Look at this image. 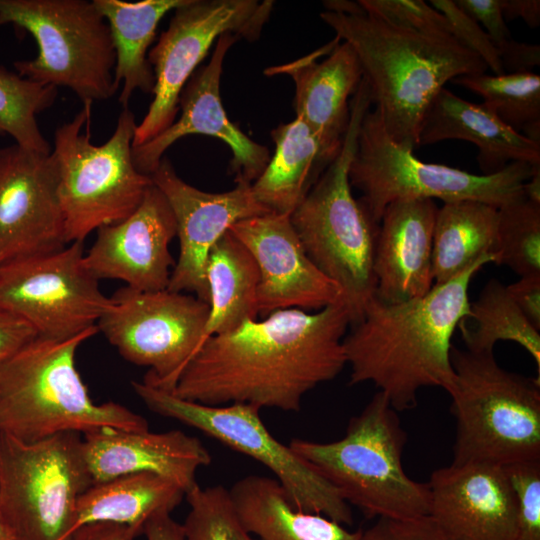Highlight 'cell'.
Masks as SVG:
<instances>
[{
	"mask_svg": "<svg viewBox=\"0 0 540 540\" xmlns=\"http://www.w3.org/2000/svg\"><path fill=\"white\" fill-rule=\"evenodd\" d=\"M351 324L343 301L314 312L274 311L209 337L180 374L172 394L208 406L244 403L298 411L304 396L347 365Z\"/></svg>",
	"mask_w": 540,
	"mask_h": 540,
	"instance_id": "cell-1",
	"label": "cell"
},
{
	"mask_svg": "<svg viewBox=\"0 0 540 540\" xmlns=\"http://www.w3.org/2000/svg\"><path fill=\"white\" fill-rule=\"evenodd\" d=\"M485 257L422 297L388 304L375 296L344 338L350 384L372 383L397 411L417 406L425 387L446 392L454 380L451 339L469 313L468 289Z\"/></svg>",
	"mask_w": 540,
	"mask_h": 540,
	"instance_id": "cell-2",
	"label": "cell"
},
{
	"mask_svg": "<svg viewBox=\"0 0 540 540\" xmlns=\"http://www.w3.org/2000/svg\"><path fill=\"white\" fill-rule=\"evenodd\" d=\"M320 18L355 50L371 104L387 135L413 151L424 115L452 79L483 74L487 66L452 36L428 35L361 13L324 11Z\"/></svg>",
	"mask_w": 540,
	"mask_h": 540,
	"instance_id": "cell-3",
	"label": "cell"
},
{
	"mask_svg": "<svg viewBox=\"0 0 540 540\" xmlns=\"http://www.w3.org/2000/svg\"><path fill=\"white\" fill-rule=\"evenodd\" d=\"M97 332L65 340L36 336L0 364V432L34 442L62 432L148 430L147 420L127 407L90 398L75 355Z\"/></svg>",
	"mask_w": 540,
	"mask_h": 540,
	"instance_id": "cell-4",
	"label": "cell"
},
{
	"mask_svg": "<svg viewBox=\"0 0 540 540\" xmlns=\"http://www.w3.org/2000/svg\"><path fill=\"white\" fill-rule=\"evenodd\" d=\"M371 105L363 79L350 101L349 126L336 158L290 214L291 223L315 266L340 288L351 324L374 297V254L379 225L355 199L348 170L362 119Z\"/></svg>",
	"mask_w": 540,
	"mask_h": 540,
	"instance_id": "cell-5",
	"label": "cell"
},
{
	"mask_svg": "<svg viewBox=\"0 0 540 540\" xmlns=\"http://www.w3.org/2000/svg\"><path fill=\"white\" fill-rule=\"evenodd\" d=\"M408 436L398 412L378 391L332 442L294 438L290 448L367 518L428 515L427 483L410 478L402 462Z\"/></svg>",
	"mask_w": 540,
	"mask_h": 540,
	"instance_id": "cell-6",
	"label": "cell"
},
{
	"mask_svg": "<svg viewBox=\"0 0 540 540\" xmlns=\"http://www.w3.org/2000/svg\"><path fill=\"white\" fill-rule=\"evenodd\" d=\"M451 362L452 464L540 460V379L502 368L493 352L452 346Z\"/></svg>",
	"mask_w": 540,
	"mask_h": 540,
	"instance_id": "cell-7",
	"label": "cell"
},
{
	"mask_svg": "<svg viewBox=\"0 0 540 540\" xmlns=\"http://www.w3.org/2000/svg\"><path fill=\"white\" fill-rule=\"evenodd\" d=\"M92 104L83 103L71 121L56 129L51 149L68 244L83 243L91 232L127 218L153 184L132 159L134 113L123 108L111 137L95 145L90 140Z\"/></svg>",
	"mask_w": 540,
	"mask_h": 540,
	"instance_id": "cell-8",
	"label": "cell"
},
{
	"mask_svg": "<svg viewBox=\"0 0 540 540\" xmlns=\"http://www.w3.org/2000/svg\"><path fill=\"white\" fill-rule=\"evenodd\" d=\"M538 167L512 162L494 174L477 175L422 162L391 140L375 109L362 119L348 176L362 193L360 203L379 225L386 206L398 199L476 200L500 208L525 198L523 185Z\"/></svg>",
	"mask_w": 540,
	"mask_h": 540,
	"instance_id": "cell-9",
	"label": "cell"
},
{
	"mask_svg": "<svg viewBox=\"0 0 540 540\" xmlns=\"http://www.w3.org/2000/svg\"><path fill=\"white\" fill-rule=\"evenodd\" d=\"M28 32L37 56L14 62L31 81L69 88L83 102L110 99L118 90L109 26L93 1L0 0V27Z\"/></svg>",
	"mask_w": 540,
	"mask_h": 540,
	"instance_id": "cell-10",
	"label": "cell"
},
{
	"mask_svg": "<svg viewBox=\"0 0 540 540\" xmlns=\"http://www.w3.org/2000/svg\"><path fill=\"white\" fill-rule=\"evenodd\" d=\"M91 485L80 433L25 442L0 432V513L17 540H65Z\"/></svg>",
	"mask_w": 540,
	"mask_h": 540,
	"instance_id": "cell-11",
	"label": "cell"
},
{
	"mask_svg": "<svg viewBox=\"0 0 540 540\" xmlns=\"http://www.w3.org/2000/svg\"><path fill=\"white\" fill-rule=\"evenodd\" d=\"M131 385L151 411L196 428L268 468L297 510L321 514L343 525L353 523L351 507L339 491L269 432L258 407L244 403L208 406L143 381Z\"/></svg>",
	"mask_w": 540,
	"mask_h": 540,
	"instance_id": "cell-12",
	"label": "cell"
},
{
	"mask_svg": "<svg viewBox=\"0 0 540 540\" xmlns=\"http://www.w3.org/2000/svg\"><path fill=\"white\" fill-rule=\"evenodd\" d=\"M272 8L269 0H184L173 10L168 28L148 53L154 97L136 126L132 147L150 141L175 121L180 94L215 39L224 34L258 39Z\"/></svg>",
	"mask_w": 540,
	"mask_h": 540,
	"instance_id": "cell-13",
	"label": "cell"
},
{
	"mask_svg": "<svg viewBox=\"0 0 540 540\" xmlns=\"http://www.w3.org/2000/svg\"><path fill=\"white\" fill-rule=\"evenodd\" d=\"M110 299L98 331L124 359L149 368L143 382L171 392L201 346L208 303L188 293L128 286Z\"/></svg>",
	"mask_w": 540,
	"mask_h": 540,
	"instance_id": "cell-14",
	"label": "cell"
},
{
	"mask_svg": "<svg viewBox=\"0 0 540 540\" xmlns=\"http://www.w3.org/2000/svg\"><path fill=\"white\" fill-rule=\"evenodd\" d=\"M82 242L0 266V310L45 339L65 340L97 327L111 305L84 261Z\"/></svg>",
	"mask_w": 540,
	"mask_h": 540,
	"instance_id": "cell-15",
	"label": "cell"
},
{
	"mask_svg": "<svg viewBox=\"0 0 540 540\" xmlns=\"http://www.w3.org/2000/svg\"><path fill=\"white\" fill-rule=\"evenodd\" d=\"M50 154L0 147V266L68 245Z\"/></svg>",
	"mask_w": 540,
	"mask_h": 540,
	"instance_id": "cell-16",
	"label": "cell"
},
{
	"mask_svg": "<svg viewBox=\"0 0 540 540\" xmlns=\"http://www.w3.org/2000/svg\"><path fill=\"white\" fill-rule=\"evenodd\" d=\"M151 179L173 211L179 240V256L167 289L208 303L205 267L212 247L236 222L269 211L255 199L251 183L240 181L226 192H205L180 178L165 157Z\"/></svg>",
	"mask_w": 540,
	"mask_h": 540,
	"instance_id": "cell-17",
	"label": "cell"
},
{
	"mask_svg": "<svg viewBox=\"0 0 540 540\" xmlns=\"http://www.w3.org/2000/svg\"><path fill=\"white\" fill-rule=\"evenodd\" d=\"M229 231L257 265V315L292 308L318 311L343 301L337 284L307 255L290 215L269 212L240 220Z\"/></svg>",
	"mask_w": 540,
	"mask_h": 540,
	"instance_id": "cell-18",
	"label": "cell"
},
{
	"mask_svg": "<svg viewBox=\"0 0 540 540\" xmlns=\"http://www.w3.org/2000/svg\"><path fill=\"white\" fill-rule=\"evenodd\" d=\"M238 39L231 34L217 39L209 62L194 72L180 94L179 118L150 141L132 147L134 165L141 173L151 176L166 150L180 138L202 134L229 146L230 171L236 182L252 184L261 175L270 160L267 147L250 139L229 120L220 97L224 58Z\"/></svg>",
	"mask_w": 540,
	"mask_h": 540,
	"instance_id": "cell-19",
	"label": "cell"
},
{
	"mask_svg": "<svg viewBox=\"0 0 540 540\" xmlns=\"http://www.w3.org/2000/svg\"><path fill=\"white\" fill-rule=\"evenodd\" d=\"M176 232L173 211L152 184L131 215L96 230L85 265L98 280H120L141 291L167 289L175 265L169 245Z\"/></svg>",
	"mask_w": 540,
	"mask_h": 540,
	"instance_id": "cell-20",
	"label": "cell"
},
{
	"mask_svg": "<svg viewBox=\"0 0 540 540\" xmlns=\"http://www.w3.org/2000/svg\"><path fill=\"white\" fill-rule=\"evenodd\" d=\"M427 485L428 516L451 540L516 539V498L503 466L451 463Z\"/></svg>",
	"mask_w": 540,
	"mask_h": 540,
	"instance_id": "cell-21",
	"label": "cell"
},
{
	"mask_svg": "<svg viewBox=\"0 0 540 540\" xmlns=\"http://www.w3.org/2000/svg\"><path fill=\"white\" fill-rule=\"evenodd\" d=\"M268 76L289 75L295 83L294 108L317 135L333 161L341 150L349 126L350 101L363 80L353 47L335 37L317 50L279 66L268 67Z\"/></svg>",
	"mask_w": 540,
	"mask_h": 540,
	"instance_id": "cell-22",
	"label": "cell"
},
{
	"mask_svg": "<svg viewBox=\"0 0 540 540\" xmlns=\"http://www.w3.org/2000/svg\"><path fill=\"white\" fill-rule=\"evenodd\" d=\"M83 454L92 485L133 473H154L187 494L198 484L197 471L210 464L203 443L180 430L101 429L84 434Z\"/></svg>",
	"mask_w": 540,
	"mask_h": 540,
	"instance_id": "cell-23",
	"label": "cell"
},
{
	"mask_svg": "<svg viewBox=\"0 0 540 540\" xmlns=\"http://www.w3.org/2000/svg\"><path fill=\"white\" fill-rule=\"evenodd\" d=\"M433 199H398L383 211L374 254L375 297L388 304L422 297L434 286Z\"/></svg>",
	"mask_w": 540,
	"mask_h": 540,
	"instance_id": "cell-24",
	"label": "cell"
},
{
	"mask_svg": "<svg viewBox=\"0 0 540 540\" xmlns=\"http://www.w3.org/2000/svg\"><path fill=\"white\" fill-rule=\"evenodd\" d=\"M464 140L476 145L484 175L512 162L540 165V143L505 125L483 104L470 103L446 89L428 107L419 130V145L443 140Z\"/></svg>",
	"mask_w": 540,
	"mask_h": 540,
	"instance_id": "cell-25",
	"label": "cell"
},
{
	"mask_svg": "<svg viewBox=\"0 0 540 540\" xmlns=\"http://www.w3.org/2000/svg\"><path fill=\"white\" fill-rule=\"evenodd\" d=\"M245 529L259 540H360L324 515L297 510L275 478L250 475L229 489Z\"/></svg>",
	"mask_w": 540,
	"mask_h": 540,
	"instance_id": "cell-26",
	"label": "cell"
},
{
	"mask_svg": "<svg viewBox=\"0 0 540 540\" xmlns=\"http://www.w3.org/2000/svg\"><path fill=\"white\" fill-rule=\"evenodd\" d=\"M271 137L274 154L251 189L269 212L290 215L332 161L317 135L298 117L277 126Z\"/></svg>",
	"mask_w": 540,
	"mask_h": 540,
	"instance_id": "cell-27",
	"label": "cell"
},
{
	"mask_svg": "<svg viewBox=\"0 0 540 540\" xmlns=\"http://www.w3.org/2000/svg\"><path fill=\"white\" fill-rule=\"evenodd\" d=\"M175 482L148 472L122 475L91 485L78 499L76 528L90 523H113L143 535L147 523L171 514L185 497Z\"/></svg>",
	"mask_w": 540,
	"mask_h": 540,
	"instance_id": "cell-28",
	"label": "cell"
},
{
	"mask_svg": "<svg viewBox=\"0 0 540 540\" xmlns=\"http://www.w3.org/2000/svg\"><path fill=\"white\" fill-rule=\"evenodd\" d=\"M184 0H93L105 18L116 55L114 79L122 82L118 102L127 108L136 90L153 93L155 77L148 61V48L153 43L159 22Z\"/></svg>",
	"mask_w": 540,
	"mask_h": 540,
	"instance_id": "cell-29",
	"label": "cell"
},
{
	"mask_svg": "<svg viewBox=\"0 0 540 540\" xmlns=\"http://www.w3.org/2000/svg\"><path fill=\"white\" fill-rule=\"evenodd\" d=\"M499 262L498 208L476 200L444 203L433 233L434 284L448 282L478 260Z\"/></svg>",
	"mask_w": 540,
	"mask_h": 540,
	"instance_id": "cell-30",
	"label": "cell"
},
{
	"mask_svg": "<svg viewBox=\"0 0 540 540\" xmlns=\"http://www.w3.org/2000/svg\"><path fill=\"white\" fill-rule=\"evenodd\" d=\"M205 279L209 310L201 346L209 337L257 318L258 268L247 248L229 230L209 252Z\"/></svg>",
	"mask_w": 540,
	"mask_h": 540,
	"instance_id": "cell-31",
	"label": "cell"
},
{
	"mask_svg": "<svg viewBox=\"0 0 540 540\" xmlns=\"http://www.w3.org/2000/svg\"><path fill=\"white\" fill-rule=\"evenodd\" d=\"M466 349L493 352L498 341H512L523 347L536 363L540 375V331L525 318L507 287L489 280L478 298L469 304V313L458 324Z\"/></svg>",
	"mask_w": 540,
	"mask_h": 540,
	"instance_id": "cell-32",
	"label": "cell"
},
{
	"mask_svg": "<svg viewBox=\"0 0 540 540\" xmlns=\"http://www.w3.org/2000/svg\"><path fill=\"white\" fill-rule=\"evenodd\" d=\"M483 99V105L514 131L540 143V76L533 72L462 75L451 80Z\"/></svg>",
	"mask_w": 540,
	"mask_h": 540,
	"instance_id": "cell-33",
	"label": "cell"
},
{
	"mask_svg": "<svg viewBox=\"0 0 540 540\" xmlns=\"http://www.w3.org/2000/svg\"><path fill=\"white\" fill-rule=\"evenodd\" d=\"M57 95L58 88L0 66V135H9L26 149L50 154V144L38 126L37 116L54 104Z\"/></svg>",
	"mask_w": 540,
	"mask_h": 540,
	"instance_id": "cell-34",
	"label": "cell"
},
{
	"mask_svg": "<svg viewBox=\"0 0 540 540\" xmlns=\"http://www.w3.org/2000/svg\"><path fill=\"white\" fill-rule=\"evenodd\" d=\"M499 262L520 277L540 274V204L525 198L498 208Z\"/></svg>",
	"mask_w": 540,
	"mask_h": 540,
	"instance_id": "cell-35",
	"label": "cell"
},
{
	"mask_svg": "<svg viewBox=\"0 0 540 540\" xmlns=\"http://www.w3.org/2000/svg\"><path fill=\"white\" fill-rule=\"evenodd\" d=\"M185 497L189 512L182 524L184 540H256L242 524L229 489L197 485Z\"/></svg>",
	"mask_w": 540,
	"mask_h": 540,
	"instance_id": "cell-36",
	"label": "cell"
},
{
	"mask_svg": "<svg viewBox=\"0 0 540 540\" xmlns=\"http://www.w3.org/2000/svg\"><path fill=\"white\" fill-rule=\"evenodd\" d=\"M366 13L414 32L452 36L445 16L422 0H359Z\"/></svg>",
	"mask_w": 540,
	"mask_h": 540,
	"instance_id": "cell-37",
	"label": "cell"
},
{
	"mask_svg": "<svg viewBox=\"0 0 540 540\" xmlns=\"http://www.w3.org/2000/svg\"><path fill=\"white\" fill-rule=\"evenodd\" d=\"M504 468L516 498L515 540H540V460Z\"/></svg>",
	"mask_w": 540,
	"mask_h": 540,
	"instance_id": "cell-38",
	"label": "cell"
},
{
	"mask_svg": "<svg viewBox=\"0 0 540 540\" xmlns=\"http://www.w3.org/2000/svg\"><path fill=\"white\" fill-rule=\"evenodd\" d=\"M430 5L448 20L452 37L463 47L477 55L494 75L505 74L496 46L484 29L454 0H430Z\"/></svg>",
	"mask_w": 540,
	"mask_h": 540,
	"instance_id": "cell-39",
	"label": "cell"
},
{
	"mask_svg": "<svg viewBox=\"0 0 540 540\" xmlns=\"http://www.w3.org/2000/svg\"><path fill=\"white\" fill-rule=\"evenodd\" d=\"M360 540H451L428 515L411 519L377 518Z\"/></svg>",
	"mask_w": 540,
	"mask_h": 540,
	"instance_id": "cell-40",
	"label": "cell"
},
{
	"mask_svg": "<svg viewBox=\"0 0 540 540\" xmlns=\"http://www.w3.org/2000/svg\"><path fill=\"white\" fill-rule=\"evenodd\" d=\"M454 2L484 29L495 46L512 38L502 15L500 0H454Z\"/></svg>",
	"mask_w": 540,
	"mask_h": 540,
	"instance_id": "cell-41",
	"label": "cell"
},
{
	"mask_svg": "<svg viewBox=\"0 0 540 540\" xmlns=\"http://www.w3.org/2000/svg\"><path fill=\"white\" fill-rule=\"evenodd\" d=\"M506 287L525 318L540 331V274L522 276Z\"/></svg>",
	"mask_w": 540,
	"mask_h": 540,
	"instance_id": "cell-42",
	"label": "cell"
},
{
	"mask_svg": "<svg viewBox=\"0 0 540 540\" xmlns=\"http://www.w3.org/2000/svg\"><path fill=\"white\" fill-rule=\"evenodd\" d=\"M505 73H526L540 65V46L513 38L496 46Z\"/></svg>",
	"mask_w": 540,
	"mask_h": 540,
	"instance_id": "cell-43",
	"label": "cell"
},
{
	"mask_svg": "<svg viewBox=\"0 0 540 540\" xmlns=\"http://www.w3.org/2000/svg\"><path fill=\"white\" fill-rule=\"evenodd\" d=\"M36 336L25 321L0 310V364Z\"/></svg>",
	"mask_w": 540,
	"mask_h": 540,
	"instance_id": "cell-44",
	"label": "cell"
},
{
	"mask_svg": "<svg viewBox=\"0 0 540 540\" xmlns=\"http://www.w3.org/2000/svg\"><path fill=\"white\" fill-rule=\"evenodd\" d=\"M127 527L113 523H90L78 526L65 540H135Z\"/></svg>",
	"mask_w": 540,
	"mask_h": 540,
	"instance_id": "cell-45",
	"label": "cell"
},
{
	"mask_svg": "<svg viewBox=\"0 0 540 540\" xmlns=\"http://www.w3.org/2000/svg\"><path fill=\"white\" fill-rule=\"evenodd\" d=\"M500 6L505 22L521 18L531 28L540 25L539 0H500Z\"/></svg>",
	"mask_w": 540,
	"mask_h": 540,
	"instance_id": "cell-46",
	"label": "cell"
},
{
	"mask_svg": "<svg viewBox=\"0 0 540 540\" xmlns=\"http://www.w3.org/2000/svg\"><path fill=\"white\" fill-rule=\"evenodd\" d=\"M146 540H184L182 524L176 522L171 514L151 519L144 528Z\"/></svg>",
	"mask_w": 540,
	"mask_h": 540,
	"instance_id": "cell-47",
	"label": "cell"
},
{
	"mask_svg": "<svg viewBox=\"0 0 540 540\" xmlns=\"http://www.w3.org/2000/svg\"><path fill=\"white\" fill-rule=\"evenodd\" d=\"M525 199L540 204V167L536 168L531 177L523 185Z\"/></svg>",
	"mask_w": 540,
	"mask_h": 540,
	"instance_id": "cell-48",
	"label": "cell"
},
{
	"mask_svg": "<svg viewBox=\"0 0 540 540\" xmlns=\"http://www.w3.org/2000/svg\"><path fill=\"white\" fill-rule=\"evenodd\" d=\"M0 540H17L0 513Z\"/></svg>",
	"mask_w": 540,
	"mask_h": 540,
	"instance_id": "cell-49",
	"label": "cell"
}]
</instances>
